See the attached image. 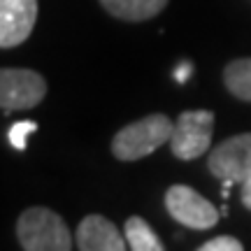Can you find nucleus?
<instances>
[{
	"mask_svg": "<svg viewBox=\"0 0 251 251\" xmlns=\"http://www.w3.org/2000/svg\"><path fill=\"white\" fill-rule=\"evenodd\" d=\"M128 247L126 235L109 219L100 214H89L77 228V249L81 251H124Z\"/></svg>",
	"mask_w": 251,
	"mask_h": 251,
	"instance_id": "nucleus-8",
	"label": "nucleus"
},
{
	"mask_svg": "<svg viewBox=\"0 0 251 251\" xmlns=\"http://www.w3.org/2000/svg\"><path fill=\"white\" fill-rule=\"evenodd\" d=\"M207 168L221 181L244 184L251 177V133L233 135L209 153Z\"/></svg>",
	"mask_w": 251,
	"mask_h": 251,
	"instance_id": "nucleus-6",
	"label": "nucleus"
},
{
	"mask_svg": "<svg viewBox=\"0 0 251 251\" xmlns=\"http://www.w3.org/2000/svg\"><path fill=\"white\" fill-rule=\"evenodd\" d=\"M200 251H242V242L224 235V237H214V240L205 242L200 247Z\"/></svg>",
	"mask_w": 251,
	"mask_h": 251,
	"instance_id": "nucleus-13",
	"label": "nucleus"
},
{
	"mask_svg": "<svg viewBox=\"0 0 251 251\" xmlns=\"http://www.w3.org/2000/svg\"><path fill=\"white\" fill-rule=\"evenodd\" d=\"M165 207H168L170 216L177 224L193 228V230L212 228V226H216L219 216H221L219 209L209 200H205L198 191H193L191 186H184V184H175V186L168 188Z\"/></svg>",
	"mask_w": 251,
	"mask_h": 251,
	"instance_id": "nucleus-5",
	"label": "nucleus"
},
{
	"mask_svg": "<svg viewBox=\"0 0 251 251\" xmlns=\"http://www.w3.org/2000/svg\"><path fill=\"white\" fill-rule=\"evenodd\" d=\"M35 130H37L35 121H17V124H12V128L7 130V140L14 149L24 151V149H26L28 135H33Z\"/></svg>",
	"mask_w": 251,
	"mask_h": 251,
	"instance_id": "nucleus-12",
	"label": "nucleus"
},
{
	"mask_svg": "<svg viewBox=\"0 0 251 251\" xmlns=\"http://www.w3.org/2000/svg\"><path fill=\"white\" fill-rule=\"evenodd\" d=\"M17 237L26 251H70L75 244L63 216L47 207H28L19 216Z\"/></svg>",
	"mask_w": 251,
	"mask_h": 251,
	"instance_id": "nucleus-1",
	"label": "nucleus"
},
{
	"mask_svg": "<svg viewBox=\"0 0 251 251\" xmlns=\"http://www.w3.org/2000/svg\"><path fill=\"white\" fill-rule=\"evenodd\" d=\"M47 96V81L42 75L26 68H0V109L37 107Z\"/></svg>",
	"mask_w": 251,
	"mask_h": 251,
	"instance_id": "nucleus-4",
	"label": "nucleus"
},
{
	"mask_svg": "<svg viewBox=\"0 0 251 251\" xmlns=\"http://www.w3.org/2000/svg\"><path fill=\"white\" fill-rule=\"evenodd\" d=\"M37 19V0H0V49L26 42Z\"/></svg>",
	"mask_w": 251,
	"mask_h": 251,
	"instance_id": "nucleus-7",
	"label": "nucleus"
},
{
	"mask_svg": "<svg viewBox=\"0 0 251 251\" xmlns=\"http://www.w3.org/2000/svg\"><path fill=\"white\" fill-rule=\"evenodd\" d=\"M126 242L133 251H163V242L158 240V235L153 233L149 224L140 219V216H130L126 221Z\"/></svg>",
	"mask_w": 251,
	"mask_h": 251,
	"instance_id": "nucleus-10",
	"label": "nucleus"
},
{
	"mask_svg": "<svg viewBox=\"0 0 251 251\" xmlns=\"http://www.w3.org/2000/svg\"><path fill=\"white\" fill-rule=\"evenodd\" d=\"M226 89L233 93L235 98L251 102V58H240L226 65L224 70Z\"/></svg>",
	"mask_w": 251,
	"mask_h": 251,
	"instance_id": "nucleus-11",
	"label": "nucleus"
},
{
	"mask_svg": "<svg viewBox=\"0 0 251 251\" xmlns=\"http://www.w3.org/2000/svg\"><path fill=\"white\" fill-rule=\"evenodd\" d=\"M242 205L247 209H251V177L242 184Z\"/></svg>",
	"mask_w": 251,
	"mask_h": 251,
	"instance_id": "nucleus-15",
	"label": "nucleus"
},
{
	"mask_svg": "<svg viewBox=\"0 0 251 251\" xmlns=\"http://www.w3.org/2000/svg\"><path fill=\"white\" fill-rule=\"evenodd\" d=\"M172 124L165 114H149L121 128L112 140V153L119 161H137L153 153L172 137Z\"/></svg>",
	"mask_w": 251,
	"mask_h": 251,
	"instance_id": "nucleus-2",
	"label": "nucleus"
},
{
	"mask_svg": "<svg viewBox=\"0 0 251 251\" xmlns=\"http://www.w3.org/2000/svg\"><path fill=\"white\" fill-rule=\"evenodd\" d=\"M212 133H214V114L209 109L181 112L172 128V153L181 161H193L209 149Z\"/></svg>",
	"mask_w": 251,
	"mask_h": 251,
	"instance_id": "nucleus-3",
	"label": "nucleus"
},
{
	"mask_svg": "<svg viewBox=\"0 0 251 251\" xmlns=\"http://www.w3.org/2000/svg\"><path fill=\"white\" fill-rule=\"evenodd\" d=\"M112 17L124 21H147L161 14L168 0H100Z\"/></svg>",
	"mask_w": 251,
	"mask_h": 251,
	"instance_id": "nucleus-9",
	"label": "nucleus"
},
{
	"mask_svg": "<svg viewBox=\"0 0 251 251\" xmlns=\"http://www.w3.org/2000/svg\"><path fill=\"white\" fill-rule=\"evenodd\" d=\"M188 77H191V63H188V61H181L179 65H177V70H175V79L179 81V84H184Z\"/></svg>",
	"mask_w": 251,
	"mask_h": 251,
	"instance_id": "nucleus-14",
	"label": "nucleus"
}]
</instances>
